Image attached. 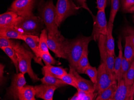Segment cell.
Segmentation results:
<instances>
[{"label":"cell","mask_w":134,"mask_h":100,"mask_svg":"<svg viewBox=\"0 0 134 100\" xmlns=\"http://www.w3.org/2000/svg\"><path fill=\"white\" fill-rule=\"evenodd\" d=\"M43 21L34 14L19 16L15 28L23 35L37 36L42 27Z\"/></svg>","instance_id":"2"},{"label":"cell","mask_w":134,"mask_h":100,"mask_svg":"<svg viewBox=\"0 0 134 100\" xmlns=\"http://www.w3.org/2000/svg\"><path fill=\"white\" fill-rule=\"evenodd\" d=\"M69 100H79V96H78V94L77 91L76 92V93L74 94V95L72 97L69 98Z\"/></svg>","instance_id":"41"},{"label":"cell","mask_w":134,"mask_h":100,"mask_svg":"<svg viewBox=\"0 0 134 100\" xmlns=\"http://www.w3.org/2000/svg\"><path fill=\"white\" fill-rule=\"evenodd\" d=\"M41 16L43 23L46 25L48 34L59 35L61 33L55 23L56 6L52 0L47 2L41 10Z\"/></svg>","instance_id":"4"},{"label":"cell","mask_w":134,"mask_h":100,"mask_svg":"<svg viewBox=\"0 0 134 100\" xmlns=\"http://www.w3.org/2000/svg\"><path fill=\"white\" fill-rule=\"evenodd\" d=\"M88 55V50H87L84 52L78 62L76 70L79 74H84L85 70L90 65L89 62Z\"/></svg>","instance_id":"26"},{"label":"cell","mask_w":134,"mask_h":100,"mask_svg":"<svg viewBox=\"0 0 134 100\" xmlns=\"http://www.w3.org/2000/svg\"><path fill=\"white\" fill-rule=\"evenodd\" d=\"M97 70V83L96 85V91L99 94L112 84L117 82V80L115 75L109 71L104 63L101 62Z\"/></svg>","instance_id":"6"},{"label":"cell","mask_w":134,"mask_h":100,"mask_svg":"<svg viewBox=\"0 0 134 100\" xmlns=\"http://www.w3.org/2000/svg\"><path fill=\"white\" fill-rule=\"evenodd\" d=\"M19 16L13 11H9L0 15V29L15 28Z\"/></svg>","instance_id":"16"},{"label":"cell","mask_w":134,"mask_h":100,"mask_svg":"<svg viewBox=\"0 0 134 100\" xmlns=\"http://www.w3.org/2000/svg\"><path fill=\"white\" fill-rule=\"evenodd\" d=\"M133 22H134V18H133Z\"/></svg>","instance_id":"43"},{"label":"cell","mask_w":134,"mask_h":100,"mask_svg":"<svg viewBox=\"0 0 134 100\" xmlns=\"http://www.w3.org/2000/svg\"><path fill=\"white\" fill-rule=\"evenodd\" d=\"M93 40L92 36H81L74 39H65L64 42V51L66 59L70 65L76 69L78 62L86 50L90 42Z\"/></svg>","instance_id":"1"},{"label":"cell","mask_w":134,"mask_h":100,"mask_svg":"<svg viewBox=\"0 0 134 100\" xmlns=\"http://www.w3.org/2000/svg\"><path fill=\"white\" fill-rule=\"evenodd\" d=\"M40 57L43 60L46 65H59L61 63L58 61H56L52 56L49 52L40 51Z\"/></svg>","instance_id":"28"},{"label":"cell","mask_w":134,"mask_h":100,"mask_svg":"<svg viewBox=\"0 0 134 100\" xmlns=\"http://www.w3.org/2000/svg\"><path fill=\"white\" fill-rule=\"evenodd\" d=\"M70 73L74 77L77 86V89L86 92H94L96 91V86L91 81L83 78L74 68L69 65Z\"/></svg>","instance_id":"13"},{"label":"cell","mask_w":134,"mask_h":100,"mask_svg":"<svg viewBox=\"0 0 134 100\" xmlns=\"http://www.w3.org/2000/svg\"><path fill=\"white\" fill-rule=\"evenodd\" d=\"M118 45L119 49V55L117 57L115 58L114 64V73L117 80H118L119 76L120 69H121V63H122V58H123L122 47L121 45L120 39H119V40L118 42Z\"/></svg>","instance_id":"23"},{"label":"cell","mask_w":134,"mask_h":100,"mask_svg":"<svg viewBox=\"0 0 134 100\" xmlns=\"http://www.w3.org/2000/svg\"><path fill=\"white\" fill-rule=\"evenodd\" d=\"M119 6L120 0H111V9L108 22L113 24Z\"/></svg>","instance_id":"31"},{"label":"cell","mask_w":134,"mask_h":100,"mask_svg":"<svg viewBox=\"0 0 134 100\" xmlns=\"http://www.w3.org/2000/svg\"><path fill=\"white\" fill-rule=\"evenodd\" d=\"M125 81V84L128 85H132L134 82V60L126 73Z\"/></svg>","instance_id":"33"},{"label":"cell","mask_w":134,"mask_h":100,"mask_svg":"<svg viewBox=\"0 0 134 100\" xmlns=\"http://www.w3.org/2000/svg\"><path fill=\"white\" fill-rule=\"evenodd\" d=\"M23 39L26 44L31 49L35 56V59H37L38 63L41 65H43L41 61L40 57V50L39 48L40 38L37 36L34 35H23Z\"/></svg>","instance_id":"15"},{"label":"cell","mask_w":134,"mask_h":100,"mask_svg":"<svg viewBox=\"0 0 134 100\" xmlns=\"http://www.w3.org/2000/svg\"><path fill=\"white\" fill-rule=\"evenodd\" d=\"M35 86L25 84L19 91L18 98L19 100H35Z\"/></svg>","instance_id":"18"},{"label":"cell","mask_w":134,"mask_h":100,"mask_svg":"<svg viewBox=\"0 0 134 100\" xmlns=\"http://www.w3.org/2000/svg\"><path fill=\"white\" fill-rule=\"evenodd\" d=\"M4 53L9 57L13 63L15 68L16 72L18 74L19 72V63L16 52L14 48L11 47H4L1 48Z\"/></svg>","instance_id":"25"},{"label":"cell","mask_w":134,"mask_h":100,"mask_svg":"<svg viewBox=\"0 0 134 100\" xmlns=\"http://www.w3.org/2000/svg\"><path fill=\"white\" fill-rule=\"evenodd\" d=\"M42 71L44 75L43 78L40 79L42 83L55 86L58 88L67 85L62 80L50 74L45 69H42Z\"/></svg>","instance_id":"17"},{"label":"cell","mask_w":134,"mask_h":100,"mask_svg":"<svg viewBox=\"0 0 134 100\" xmlns=\"http://www.w3.org/2000/svg\"><path fill=\"white\" fill-rule=\"evenodd\" d=\"M35 0H15L12 3L9 11H13L19 16H25L33 14Z\"/></svg>","instance_id":"10"},{"label":"cell","mask_w":134,"mask_h":100,"mask_svg":"<svg viewBox=\"0 0 134 100\" xmlns=\"http://www.w3.org/2000/svg\"><path fill=\"white\" fill-rule=\"evenodd\" d=\"M132 63V62L128 61L126 60V59L124 57H123L122 62L121 63L120 73L119 76L117 81L121 79H123L125 80L126 73L130 68Z\"/></svg>","instance_id":"29"},{"label":"cell","mask_w":134,"mask_h":100,"mask_svg":"<svg viewBox=\"0 0 134 100\" xmlns=\"http://www.w3.org/2000/svg\"><path fill=\"white\" fill-rule=\"evenodd\" d=\"M47 36L48 33L46 29H44L41 31L40 35L39 48L40 51L49 52V48L47 45Z\"/></svg>","instance_id":"27"},{"label":"cell","mask_w":134,"mask_h":100,"mask_svg":"<svg viewBox=\"0 0 134 100\" xmlns=\"http://www.w3.org/2000/svg\"><path fill=\"white\" fill-rule=\"evenodd\" d=\"M116 90L109 100H132V85H128L123 79L118 81Z\"/></svg>","instance_id":"12"},{"label":"cell","mask_w":134,"mask_h":100,"mask_svg":"<svg viewBox=\"0 0 134 100\" xmlns=\"http://www.w3.org/2000/svg\"><path fill=\"white\" fill-rule=\"evenodd\" d=\"M24 75L21 73L14 75L12 78L11 85L7 89L6 96L8 98L19 100L18 94L19 90L26 83Z\"/></svg>","instance_id":"11"},{"label":"cell","mask_w":134,"mask_h":100,"mask_svg":"<svg viewBox=\"0 0 134 100\" xmlns=\"http://www.w3.org/2000/svg\"><path fill=\"white\" fill-rule=\"evenodd\" d=\"M97 7L98 10H105L107 6V0H96Z\"/></svg>","instance_id":"38"},{"label":"cell","mask_w":134,"mask_h":100,"mask_svg":"<svg viewBox=\"0 0 134 100\" xmlns=\"http://www.w3.org/2000/svg\"><path fill=\"white\" fill-rule=\"evenodd\" d=\"M57 88L55 86L43 83L35 86V97L44 100H53L54 92Z\"/></svg>","instance_id":"14"},{"label":"cell","mask_w":134,"mask_h":100,"mask_svg":"<svg viewBox=\"0 0 134 100\" xmlns=\"http://www.w3.org/2000/svg\"><path fill=\"white\" fill-rule=\"evenodd\" d=\"M123 32L125 36H129L130 37L134 45V27L130 26H126L123 29Z\"/></svg>","instance_id":"37"},{"label":"cell","mask_w":134,"mask_h":100,"mask_svg":"<svg viewBox=\"0 0 134 100\" xmlns=\"http://www.w3.org/2000/svg\"><path fill=\"white\" fill-rule=\"evenodd\" d=\"M13 48L18 57L20 72L24 74H27L34 83L39 81L40 79L31 67V60L34 58V54L17 42H16Z\"/></svg>","instance_id":"3"},{"label":"cell","mask_w":134,"mask_h":100,"mask_svg":"<svg viewBox=\"0 0 134 100\" xmlns=\"http://www.w3.org/2000/svg\"><path fill=\"white\" fill-rule=\"evenodd\" d=\"M105 10H98L96 16L93 17L94 26L91 36L96 42H98L100 35L106 36L108 25Z\"/></svg>","instance_id":"7"},{"label":"cell","mask_w":134,"mask_h":100,"mask_svg":"<svg viewBox=\"0 0 134 100\" xmlns=\"http://www.w3.org/2000/svg\"><path fill=\"white\" fill-rule=\"evenodd\" d=\"M76 1H77V3L80 5V7L87 10L89 12H90V14L93 16V15H92V13L91 12V11H90V9H89L88 6H87V4H86V0H76Z\"/></svg>","instance_id":"39"},{"label":"cell","mask_w":134,"mask_h":100,"mask_svg":"<svg viewBox=\"0 0 134 100\" xmlns=\"http://www.w3.org/2000/svg\"><path fill=\"white\" fill-rule=\"evenodd\" d=\"M80 7L76 5L72 0H58L56 5L55 23L60 26L64 21L71 16L75 15Z\"/></svg>","instance_id":"5"},{"label":"cell","mask_w":134,"mask_h":100,"mask_svg":"<svg viewBox=\"0 0 134 100\" xmlns=\"http://www.w3.org/2000/svg\"><path fill=\"white\" fill-rule=\"evenodd\" d=\"M5 66L3 64L1 63L0 64V81H1V85L3 83L4 81V69Z\"/></svg>","instance_id":"40"},{"label":"cell","mask_w":134,"mask_h":100,"mask_svg":"<svg viewBox=\"0 0 134 100\" xmlns=\"http://www.w3.org/2000/svg\"><path fill=\"white\" fill-rule=\"evenodd\" d=\"M98 42V48L100 51L101 62L104 63L109 71L112 74H114L115 56L109 53L107 49L106 46V36L100 35Z\"/></svg>","instance_id":"8"},{"label":"cell","mask_w":134,"mask_h":100,"mask_svg":"<svg viewBox=\"0 0 134 100\" xmlns=\"http://www.w3.org/2000/svg\"><path fill=\"white\" fill-rule=\"evenodd\" d=\"M16 42L10 39L5 37L0 36V48H2L4 47H11L14 48Z\"/></svg>","instance_id":"36"},{"label":"cell","mask_w":134,"mask_h":100,"mask_svg":"<svg viewBox=\"0 0 134 100\" xmlns=\"http://www.w3.org/2000/svg\"><path fill=\"white\" fill-rule=\"evenodd\" d=\"M77 89L79 100H96L98 93V92H89L83 91L79 89Z\"/></svg>","instance_id":"32"},{"label":"cell","mask_w":134,"mask_h":100,"mask_svg":"<svg viewBox=\"0 0 134 100\" xmlns=\"http://www.w3.org/2000/svg\"><path fill=\"white\" fill-rule=\"evenodd\" d=\"M0 36L9 39H23V34L15 28H7L0 29Z\"/></svg>","instance_id":"20"},{"label":"cell","mask_w":134,"mask_h":100,"mask_svg":"<svg viewBox=\"0 0 134 100\" xmlns=\"http://www.w3.org/2000/svg\"><path fill=\"white\" fill-rule=\"evenodd\" d=\"M132 14H133V18H134V12H133V13Z\"/></svg>","instance_id":"42"},{"label":"cell","mask_w":134,"mask_h":100,"mask_svg":"<svg viewBox=\"0 0 134 100\" xmlns=\"http://www.w3.org/2000/svg\"><path fill=\"white\" fill-rule=\"evenodd\" d=\"M65 39L61 34L59 35L48 34L47 45L49 49L55 54L56 57L66 59L64 51V42Z\"/></svg>","instance_id":"9"},{"label":"cell","mask_w":134,"mask_h":100,"mask_svg":"<svg viewBox=\"0 0 134 100\" xmlns=\"http://www.w3.org/2000/svg\"><path fill=\"white\" fill-rule=\"evenodd\" d=\"M84 74L87 75L90 78L91 81L96 85L97 83L98 70L96 67L90 65L85 70Z\"/></svg>","instance_id":"30"},{"label":"cell","mask_w":134,"mask_h":100,"mask_svg":"<svg viewBox=\"0 0 134 100\" xmlns=\"http://www.w3.org/2000/svg\"><path fill=\"white\" fill-rule=\"evenodd\" d=\"M122 11L127 13H133L134 11V0H122Z\"/></svg>","instance_id":"34"},{"label":"cell","mask_w":134,"mask_h":100,"mask_svg":"<svg viewBox=\"0 0 134 100\" xmlns=\"http://www.w3.org/2000/svg\"><path fill=\"white\" fill-rule=\"evenodd\" d=\"M59 79L64 81L67 85L72 86L73 87H75L77 89V86L75 79L72 74L69 72V73L63 75L61 77H60Z\"/></svg>","instance_id":"35"},{"label":"cell","mask_w":134,"mask_h":100,"mask_svg":"<svg viewBox=\"0 0 134 100\" xmlns=\"http://www.w3.org/2000/svg\"><path fill=\"white\" fill-rule=\"evenodd\" d=\"M118 82L110 86L105 90L98 94L96 100H109L116 90Z\"/></svg>","instance_id":"24"},{"label":"cell","mask_w":134,"mask_h":100,"mask_svg":"<svg viewBox=\"0 0 134 100\" xmlns=\"http://www.w3.org/2000/svg\"><path fill=\"white\" fill-rule=\"evenodd\" d=\"M113 24L108 22V24L107 32L106 35V46L109 53L115 56V44L113 36Z\"/></svg>","instance_id":"19"},{"label":"cell","mask_w":134,"mask_h":100,"mask_svg":"<svg viewBox=\"0 0 134 100\" xmlns=\"http://www.w3.org/2000/svg\"><path fill=\"white\" fill-rule=\"evenodd\" d=\"M124 57L126 60L132 62L134 60V45L129 36H126Z\"/></svg>","instance_id":"22"},{"label":"cell","mask_w":134,"mask_h":100,"mask_svg":"<svg viewBox=\"0 0 134 100\" xmlns=\"http://www.w3.org/2000/svg\"><path fill=\"white\" fill-rule=\"evenodd\" d=\"M42 69H45L50 74L59 79L63 75L68 74L67 71L68 69L64 68L62 66L58 67L53 66L52 65H48L44 66Z\"/></svg>","instance_id":"21"}]
</instances>
